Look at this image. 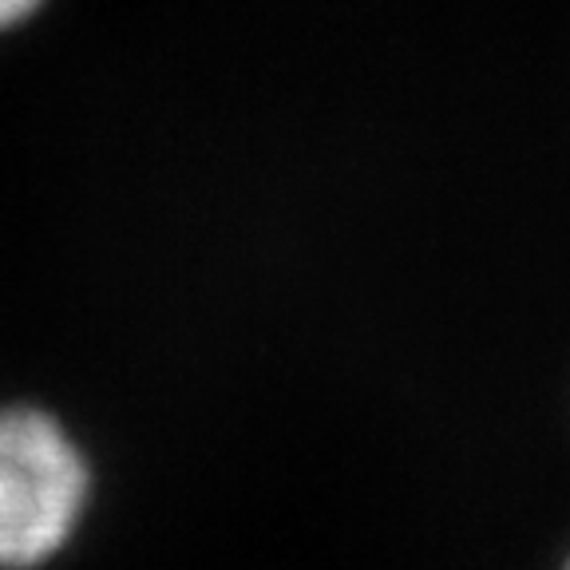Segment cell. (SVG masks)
I'll list each match as a JSON object with an SVG mask.
<instances>
[{"mask_svg": "<svg viewBox=\"0 0 570 570\" xmlns=\"http://www.w3.org/2000/svg\"><path fill=\"white\" fill-rule=\"evenodd\" d=\"M91 499V463L45 409H0V570L52 562Z\"/></svg>", "mask_w": 570, "mask_h": 570, "instance_id": "obj_1", "label": "cell"}, {"mask_svg": "<svg viewBox=\"0 0 570 570\" xmlns=\"http://www.w3.org/2000/svg\"><path fill=\"white\" fill-rule=\"evenodd\" d=\"M40 0H0V28L20 24L24 17H32Z\"/></svg>", "mask_w": 570, "mask_h": 570, "instance_id": "obj_2", "label": "cell"}, {"mask_svg": "<svg viewBox=\"0 0 570 570\" xmlns=\"http://www.w3.org/2000/svg\"><path fill=\"white\" fill-rule=\"evenodd\" d=\"M559 570H570V551H567V559L559 562Z\"/></svg>", "mask_w": 570, "mask_h": 570, "instance_id": "obj_3", "label": "cell"}]
</instances>
